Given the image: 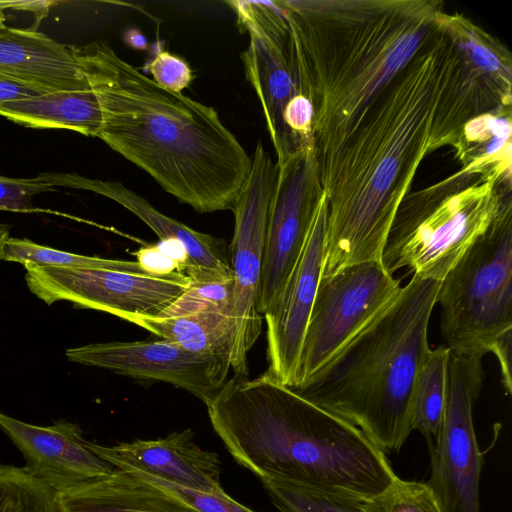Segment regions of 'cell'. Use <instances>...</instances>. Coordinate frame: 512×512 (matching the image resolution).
<instances>
[{"label":"cell","mask_w":512,"mask_h":512,"mask_svg":"<svg viewBox=\"0 0 512 512\" xmlns=\"http://www.w3.org/2000/svg\"><path fill=\"white\" fill-rule=\"evenodd\" d=\"M82 52L102 111L97 137L196 212L232 210L252 159L218 112L159 86L106 43Z\"/></svg>","instance_id":"cell-3"},{"label":"cell","mask_w":512,"mask_h":512,"mask_svg":"<svg viewBox=\"0 0 512 512\" xmlns=\"http://www.w3.org/2000/svg\"><path fill=\"white\" fill-rule=\"evenodd\" d=\"M24 268L29 290L46 304L67 301L75 308L107 312L126 321L159 315L191 284L179 271L155 275L61 266Z\"/></svg>","instance_id":"cell-11"},{"label":"cell","mask_w":512,"mask_h":512,"mask_svg":"<svg viewBox=\"0 0 512 512\" xmlns=\"http://www.w3.org/2000/svg\"><path fill=\"white\" fill-rule=\"evenodd\" d=\"M65 355L71 362L172 384L205 404L225 383L231 367L227 359L193 353L165 339L93 343L69 348Z\"/></svg>","instance_id":"cell-13"},{"label":"cell","mask_w":512,"mask_h":512,"mask_svg":"<svg viewBox=\"0 0 512 512\" xmlns=\"http://www.w3.org/2000/svg\"><path fill=\"white\" fill-rule=\"evenodd\" d=\"M193 439V432L184 429L158 439H140L112 446L88 441L87 445L116 469L199 492H223L218 455L202 449Z\"/></svg>","instance_id":"cell-16"},{"label":"cell","mask_w":512,"mask_h":512,"mask_svg":"<svg viewBox=\"0 0 512 512\" xmlns=\"http://www.w3.org/2000/svg\"><path fill=\"white\" fill-rule=\"evenodd\" d=\"M282 54L313 108L317 162L346 139L380 90L437 29L434 0H278Z\"/></svg>","instance_id":"cell-2"},{"label":"cell","mask_w":512,"mask_h":512,"mask_svg":"<svg viewBox=\"0 0 512 512\" xmlns=\"http://www.w3.org/2000/svg\"><path fill=\"white\" fill-rule=\"evenodd\" d=\"M450 350L444 345L430 349L416 380L412 403V429L419 431L429 448L440 431L447 397Z\"/></svg>","instance_id":"cell-23"},{"label":"cell","mask_w":512,"mask_h":512,"mask_svg":"<svg viewBox=\"0 0 512 512\" xmlns=\"http://www.w3.org/2000/svg\"><path fill=\"white\" fill-rule=\"evenodd\" d=\"M492 176L460 169L400 204L382 251L393 275L399 269L441 281L466 250L511 203Z\"/></svg>","instance_id":"cell-6"},{"label":"cell","mask_w":512,"mask_h":512,"mask_svg":"<svg viewBox=\"0 0 512 512\" xmlns=\"http://www.w3.org/2000/svg\"><path fill=\"white\" fill-rule=\"evenodd\" d=\"M0 429L22 453L25 470L55 492L109 475L114 467L92 452L76 423L36 426L0 412Z\"/></svg>","instance_id":"cell-15"},{"label":"cell","mask_w":512,"mask_h":512,"mask_svg":"<svg viewBox=\"0 0 512 512\" xmlns=\"http://www.w3.org/2000/svg\"><path fill=\"white\" fill-rule=\"evenodd\" d=\"M375 501L381 512H443L426 482L404 480L397 475Z\"/></svg>","instance_id":"cell-28"},{"label":"cell","mask_w":512,"mask_h":512,"mask_svg":"<svg viewBox=\"0 0 512 512\" xmlns=\"http://www.w3.org/2000/svg\"><path fill=\"white\" fill-rule=\"evenodd\" d=\"M283 121L292 136L296 149L314 144L312 136L313 108L307 98L294 95L283 112Z\"/></svg>","instance_id":"cell-33"},{"label":"cell","mask_w":512,"mask_h":512,"mask_svg":"<svg viewBox=\"0 0 512 512\" xmlns=\"http://www.w3.org/2000/svg\"><path fill=\"white\" fill-rule=\"evenodd\" d=\"M440 334L453 352L483 356L512 330V205L440 281Z\"/></svg>","instance_id":"cell-7"},{"label":"cell","mask_w":512,"mask_h":512,"mask_svg":"<svg viewBox=\"0 0 512 512\" xmlns=\"http://www.w3.org/2000/svg\"><path fill=\"white\" fill-rule=\"evenodd\" d=\"M483 381L482 358L450 351L442 425L433 445L426 482L443 512H480L483 456L472 409Z\"/></svg>","instance_id":"cell-10"},{"label":"cell","mask_w":512,"mask_h":512,"mask_svg":"<svg viewBox=\"0 0 512 512\" xmlns=\"http://www.w3.org/2000/svg\"><path fill=\"white\" fill-rule=\"evenodd\" d=\"M511 348L512 330L499 337L491 350L499 362L502 384L509 394L512 393Z\"/></svg>","instance_id":"cell-36"},{"label":"cell","mask_w":512,"mask_h":512,"mask_svg":"<svg viewBox=\"0 0 512 512\" xmlns=\"http://www.w3.org/2000/svg\"><path fill=\"white\" fill-rule=\"evenodd\" d=\"M249 44L241 54L245 75L260 101L277 161L297 150L283 121L289 100L297 94L282 54L259 34L248 31Z\"/></svg>","instance_id":"cell-20"},{"label":"cell","mask_w":512,"mask_h":512,"mask_svg":"<svg viewBox=\"0 0 512 512\" xmlns=\"http://www.w3.org/2000/svg\"><path fill=\"white\" fill-rule=\"evenodd\" d=\"M138 477L167 489L199 512H255L235 501L225 491L215 494L205 493L190 490L155 478Z\"/></svg>","instance_id":"cell-32"},{"label":"cell","mask_w":512,"mask_h":512,"mask_svg":"<svg viewBox=\"0 0 512 512\" xmlns=\"http://www.w3.org/2000/svg\"><path fill=\"white\" fill-rule=\"evenodd\" d=\"M443 24L470 62L505 91L511 92V57L490 34L459 14H443Z\"/></svg>","instance_id":"cell-25"},{"label":"cell","mask_w":512,"mask_h":512,"mask_svg":"<svg viewBox=\"0 0 512 512\" xmlns=\"http://www.w3.org/2000/svg\"><path fill=\"white\" fill-rule=\"evenodd\" d=\"M3 260L18 262L23 266H61L148 274L138 261L106 259L75 254L43 246L26 238L9 237L4 246Z\"/></svg>","instance_id":"cell-26"},{"label":"cell","mask_w":512,"mask_h":512,"mask_svg":"<svg viewBox=\"0 0 512 512\" xmlns=\"http://www.w3.org/2000/svg\"><path fill=\"white\" fill-rule=\"evenodd\" d=\"M0 73L46 92L93 88L81 47L32 27L0 29Z\"/></svg>","instance_id":"cell-18"},{"label":"cell","mask_w":512,"mask_h":512,"mask_svg":"<svg viewBox=\"0 0 512 512\" xmlns=\"http://www.w3.org/2000/svg\"><path fill=\"white\" fill-rule=\"evenodd\" d=\"M123 38L126 44L135 50L148 49L146 37L138 29H128L127 31H125Z\"/></svg>","instance_id":"cell-37"},{"label":"cell","mask_w":512,"mask_h":512,"mask_svg":"<svg viewBox=\"0 0 512 512\" xmlns=\"http://www.w3.org/2000/svg\"><path fill=\"white\" fill-rule=\"evenodd\" d=\"M38 177L52 186L87 190L120 204L159 237L175 239L185 247L188 264L184 269L192 283L222 281L233 278L222 239L198 232L163 214L148 200L119 181L93 179L76 173L43 172Z\"/></svg>","instance_id":"cell-17"},{"label":"cell","mask_w":512,"mask_h":512,"mask_svg":"<svg viewBox=\"0 0 512 512\" xmlns=\"http://www.w3.org/2000/svg\"><path fill=\"white\" fill-rule=\"evenodd\" d=\"M138 263L148 274L166 275L181 272V266L159 251L156 244L148 245L135 253Z\"/></svg>","instance_id":"cell-34"},{"label":"cell","mask_w":512,"mask_h":512,"mask_svg":"<svg viewBox=\"0 0 512 512\" xmlns=\"http://www.w3.org/2000/svg\"><path fill=\"white\" fill-rule=\"evenodd\" d=\"M276 164L259 292L262 315L279 298L325 198L314 144L300 147Z\"/></svg>","instance_id":"cell-12"},{"label":"cell","mask_w":512,"mask_h":512,"mask_svg":"<svg viewBox=\"0 0 512 512\" xmlns=\"http://www.w3.org/2000/svg\"><path fill=\"white\" fill-rule=\"evenodd\" d=\"M280 512H381L375 497L366 498L281 480H261Z\"/></svg>","instance_id":"cell-24"},{"label":"cell","mask_w":512,"mask_h":512,"mask_svg":"<svg viewBox=\"0 0 512 512\" xmlns=\"http://www.w3.org/2000/svg\"><path fill=\"white\" fill-rule=\"evenodd\" d=\"M9 237V227L7 225L0 224V261L3 260L4 246Z\"/></svg>","instance_id":"cell-38"},{"label":"cell","mask_w":512,"mask_h":512,"mask_svg":"<svg viewBox=\"0 0 512 512\" xmlns=\"http://www.w3.org/2000/svg\"><path fill=\"white\" fill-rule=\"evenodd\" d=\"M47 93L33 85L0 73V104Z\"/></svg>","instance_id":"cell-35"},{"label":"cell","mask_w":512,"mask_h":512,"mask_svg":"<svg viewBox=\"0 0 512 512\" xmlns=\"http://www.w3.org/2000/svg\"><path fill=\"white\" fill-rule=\"evenodd\" d=\"M0 116L34 129H66L97 137L102 111L93 88L58 90L0 104Z\"/></svg>","instance_id":"cell-21"},{"label":"cell","mask_w":512,"mask_h":512,"mask_svg":"<svg viewBox=\"0 0 512 512\" xmlns=\"http://www.w3.org/2000/svg\"><path fill=\"white\" fill-rule=\"evenodd\" d=\"M127 321L190 352L213 355L230 362L233 334L230 306L173 317L134 316Z\"/></svg>","instance_id":"cell-22"},{"label":"cell","mask_w":512,"mask_h":512,"mask_svg":"<svg viewBox=\"0 0 512 512\" xmlns=\"http://www.w3.org/2000/svg\"><path fill=\"white\" fill-rule=\"evenodd\" d=\"M440 281L413 275L395 300L304 384L300 396L361 430L384 453L412 429L419 371Z\"/></svg>","instance_id":"cell-5"},{"label":"cell","mask_w":512,"mask_h":512,"mask_svg":"<svg viewBox=\"0 0 512 512\" xmlns=\"http://www.w3.org/2000/svg\"><path fill=\"white\" fill-rule=\"evenodd\" d=\"M325 233L324 198L302 253L279 298L263 315L267 326V372L289 387L293 384L306 327L321 279Z\"/></svg>","instance_id":"cell-14"},{"label":"cell","mask_w":512,"mask_h":512,"mask_svg":"<svg viewBox=\"0 0 512 512\" xmlns=\"http://www.w3.org/2000/svg\"><path fill=\"white\" fill-rule=\"evenodd\" d=\"M232 299L233 278L205 283L191 282L186 292L157 316H180L220 306H230L232 309Z\"/></svg>","instance_id":"cell-29"},{"label":"cell","mask_w":512,"mask_h":512,"mask_svg":"<svg viewBox=\"0 0 512 512\" xmlns=\"http://www.w3.org/2000/svg\"><path fill=\"white\" fill-rule=\"evenodd\" d=\"M511 109V94L478 70L444 26L380 90L343 143L318 163L326 200L321 277L381 261L398 208L424 158L465 125Z\"/></svg>","instance_id":"cell-1"},{"label":"cell","mask_w":512,"mask_h":512,"mask_svg":"<svg viewBox=\"0 0 512 512\" xmlns=\"http://www.w3.org/2000/svg\"><path fill=\"white\" fill-rule=\"evenodd\" d=\"M56 188L35 178H16L0 174V210L32 212L33 197L44 192H55Z\"/></svg>","instance_id":"cell-30"},{"label":"cell","mask_w":512,"mask_h":512,"mask_svg":"<svg viewBox=\"0 0 512 512\" xmlns=\"http://www.w3.org/2000/svg\"><path fill=\"white\" fill-rule=\"evenodd\" d=\"M0 512H59L56 492L24 467L0 465Z\"/></svg>","instance_id":"cell-27"},{"label":"cell","mask_w":512,"mask_h":512,"mask_svg":"<svg viewBox=\"0 0 512 512\" xmlns=\"http://www.w3.org/2000/svg\"><path fill=\"white\" fill-rule=\"evenodd\" d=\"M56 502L59 512H199L167 489L116 468L57 491Z\"/></svg>","instance_id":"cell-19"},{"label":"cell","mask_w":512,"mask_h":512,"mask_svg":"<svg viewBox=\"0 0 512 512\" xmlns=\"http://www.w3.org/2000/svg\"><path fill=\"white\" fill-rule=\"evenodd\" d=\"M152 80L159 86L182 93L194 79L190 65L180 56L165 50H159L148 63Z\"/></svg>","instance_id":"cell-31"},{"label":"cell","mask_w":512,"mask_h":512,"mask_svg":"<svg viewBox=\"0 0 512 512\" xmlns=\"http://www.w3.org/2000/svg\"><path fill=\"white\" fill-rule=\"evenodd\" d=\"M401 288L381 261L355 263L321 277L290 387L304 384L325 366L395 300Z\"/></svg>","instance_id":"cell-8"},{"label":"cell","mask_w":512,"mask_h":512,"mask_svg":"<svg viewBox=\"0 0 512 512\" xmlns=\"http://www.w3.org/2000/svg\"><path fill=\"white\" fill-rule=\"evenodd\" d=\"M206 407L228 452L260 480L372 498L396 477L386 453L361 430L268 372L235 374Z\"/></svg>","instance_id":"cell-4"},{"label":"cell","mask_w":512,"mask_h":512,"mask_svg":"<svg viewBox=\"0 0 512 512\" xmlns=\"http://www.w3.org/2000/svg\"><path fill=\"white\" fill-rule=\"evenodd\" d=\"M252 166L236 199L234 232L230 245L233 273L230 365L235 374L248 376L247 354L262 329L259 292L263 270L268 213L278 167L261 140L251 156Z\"/></svg>","instance_id":"cell-9"}]
</instances>
